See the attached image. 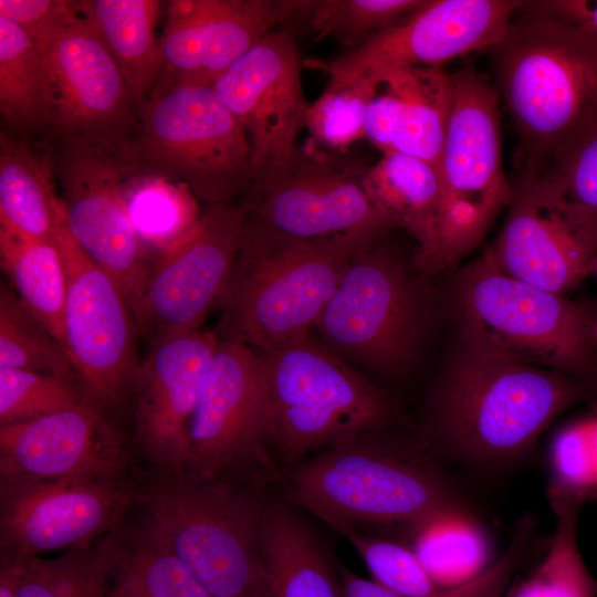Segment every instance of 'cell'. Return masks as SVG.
Here are the masks:
<instances>
[{
    "label": "cell",
    "instance_id": "obj_1",
    "mask_svg": "<svg viewBox=\"0 0 597 597\" xmlns=\"http://www.w3.org/2000/svg\"><path fill=\"white\" fill-rule=\"evenodd\" d=\"M595 388L463 347L430 392L418 440L444 465L500 474L527 461L549 423Z\"/></svg>",
    "mask_w": 597,
    "mask_h": 597
},
{
    "label": "cell",
    "instance_id": "obj_2",
    "mask_svg": "<svg viewBox=\"0 0 597 597\" xmlns=\"http://www.w3.org/2000/svg\"><path fill=\"white\" fill-rule=\"evenodd\" d=\"M289 496L338 533L409 544L427 525L476 514L459 484L419 440L390 429L332 446L295 464Z\"/></svg>",
    "mask_w": 597,
    "mask_h": 597
},
{
    "label": "cell",
    "instance_id": "obj_3",
    "mask_svg": "<svg viewBox=\"0 0 597 597\" xmlns=\"http://www.w3.org/2000/svg\"><path fill=\"white\" fill-rule=\"evenodd\" d=\"M159 474L136 489L144 523L211 597H275L261 556L260 530L270 502L235 474Z\"/></svg>",
    "mask_w": 597,
    "mask_h": 597
},
{
    "label": "cell",
    "instance_id": "obj_4",
    "mask_svg": "<svg viewBox=\"0 0 597 597\" xmlns=\"http://www.w3.org/2000/svg\"><path fill=\"white\" fill-rule=\"evenodd\" d=\"M489 51L520 138L524 175L597 112V35L525 1Z\"/></svg>",
    "mask_w": 597,
    "mask_h": 597
},
{
    "label": "cell",
    "instance_id": "obj_5",
    "mask_svg": "<svg viewBox=\"0 0 597 597\" xmlns=\"http://www.w3.org/2000/svg\"><path fill=\"white\" fill-rule=\"evenodd\" d=\"M376 241L347 234L296 239L248 217L218 301L219 337L264 350L308 334L353 253Z\"/></svg>",
    "mask_w": 597,
    "mask_h": 597
},
{
    "label": "cell",
    "instance_id": "obj_6",
    "mask_svg": "<svg viewBox=\"0 0 597 597\" xmlns=\"http://www.w3.org/2000/svg\"><path fill=\"white\" fill-rule=\"evenodd\" d=\"M454 307L463 347L597 387V316L589 306L504 273L483 252L461 270Z\"/></svg>",
    "mask_w": 597,
    "mask_h": 597
},
{
    "label": "cell",
    "instance_id": "obj_7",
    "mask_svg": "<svg viewBox=\"0 0 597 597\" xmlns=\"http://www.w3.org/2000/svg\"><path fill=\"white\" fill-rule=\"evenodd\" d=\"M255 352L266 381L271 452L285 464L401 420L392 396L311 333Z\"/></svg>",
    "mask_w": 597,
    "mask_h": 597
},
{
    "label": "cell",
    "instance_id": "obj_8",
    "mask_svg": "<svg viewBox=\"0 0 597 597\" xmlns=\"http://www.w3.org/2000/svg\"><path fill=\"white\" fill-rule=\"evenodd\" d=\"M126 146L143 167L208 207L231 203L254 181L249 137L211 86H156Z\"/></svg>",
    "mask_w": 597,
    "mask_h": 597
},
{
    "label": "cell",
    "instance_id": "obj_9",
    "mask_svg": "<svg viewBox=\"0 0 597 597\" xmlns=\"http://www.w3.org/2000/svg\"><path fill=\"white\" fill-rule=\"evenodd\" d=\"M452 80L453 106L439 163L433 273L474 250L515 195L502 167L498 90L468 65Z\"/></svg>",
    "mask_w": 597,
    "mask_h": 597
},
{
    "label": "cell",
    "instance_id": "obj_10",
    "mask_svg": "<svg viewBox=\"0 0 597 597\" xmlns=\"http://www.w3.org/2000/svg\"><path fill=\"white\" fill-rule=\"evenodd\" d=\"M428 320L423 286L376 241L353 253L315 328L343 360L399 376L411 366Z\"/></svg>",
    "mask_w": 597,
    "mask_h": 597
},
{
    "label": "cell",
    "instance_id": "obj_11",
    "mask_svg": "<svg viewBox=\"0 0 597 597\" xmlns=\"http://www.w3.org/2000/svg\"><path fill=\"white\" fill-rule=\"evenodd\" d=\"M56 139L59 147L50 153L66 227L117 282L136 321L150 264L128 208L133 157L126 140Z\"/></svg>",
    "mask_w": 597,
    "mask_h": 597
},
{
    "label": "cell",
    "instance_id": "obj_12",
    "mask_svg": "<svg viewBox=\"0 0 597 597\" xmlns=\"http://www.w3.org/2000/svg\"><path fill=\"white\" fill-rule=\"evenodd\" d=\"M341 155L297 148L284 165L254 180L248 217L296 239L347 234L378 240L394 224L366 193L368 168Z\"/></svg>",
    "mask_w": 597,
    "mask_h": 597
},
{
    "label": "cell",
    "instance_id": "obj_13",
    "mask_svg": "<svg viewBox=\"0 0 597 597\" xmlns=\"http://www.w3.org/2000/svg\"><path fill=\"white\" fill-rule=\"evenodd\" d=\"M31 36L44 53L46 128L53 137L127 140L136 127L139 105L90 21L66 1L54 21Z\"/></svg>",
    "mask_w": 597,
    "mask_h": 597
},
{
    "label": "cell",
    "instance_id": "obj_14",
    "mask_svg": "<svg viewBox=\"0 0 597 597\" xmlns=\"http://www.w3.org/2000/svg\"><path fill=\"white\" fill-rule=\"evenodd\" d=\"M66 277L61 345L87 394L111 407L134 390L138 327L117 282L75 241L63 217L56 233Z\"/></svg>",
    "mask_w": 597,
    "mask_h": 597
},
{
    "label": "cell",
    "instance_id": "obj_15",
    "mask_svg": "<svg viewBox=\"0 0 597 597\" xmlns=\"http://www.w3.org/2000/svg\"><path fill=\"white\" fill-rule=\"evenodd\" d=\"M188 448L186 472L193 475L217 476L270 464L265 375L248 345L220 338L191 417Z\"/></svg>",
    "mask_w": 597,
    "mask_h": 597
},
{
    "label": "cell",
    "instance_id": "obj_16",
    "mask_svg": "<svg viewBox=\"0 0 597 597\" xmlns=\"http://www.w3.org/2000/svg\"><path fill=\"white\" fill-rule=\"evenodd\" d=\"M135 498L126 479L0 476V555L93 544L122 525Z\"/></svg>",
    "mask_w": 597,
    "mask_h": 597
},
{
    "label": "cell",
    "instance_id": "obj_17",
    "mask_svg": "<svg viewBox=\"0 0 597 597\" xmlns=\"http://www.w3.org/2000/svg\"><path fill=\"white\" fill-rule=\"evenodd\" d=\"M504 273L565 294L597 255V216L546 175H524L494 242L484 251Z\"/></svg>",
    "mask_w": 597,
    "mask_h": 597
},
{
    "label": "cell",
    "instance_id": "obj_18",
    "mask_svg": "<svg viewBox=\"0 0 597 597\" xmlns=\"http://www.w3.org/2000/svg\"><path fill=\"white\" fill-rule=\"evenodd\" d=\"M525 1L430 0L362 45L304 66L325 73L333 91L362 78L395 69L439 66L441 63L489 50L505 33L512 17Z\"/></svg>",
    "mask_w": 597,
    "mask_h": 597
},
{
    "label": "cell",
    "instance_id": "obj_19",
    "mask_svg": "<svg viewBox=\"0 0 597 597\" xmlns=\"http://www.w3.org/2000/svg\"><path fill=\"white\" fill-rule=\"evenodd\" d=\"M245 205L211 206L150 264L136 318L154 338L199 329L218 303L240 248Z\"/></svg>",
    "mask_w": 597,
    "mask_h": 597
},
{
    "label": "cell",
    "instance_id": "obj_20",
    "mask_svg": "<svg viewBox=\"0 0 597 597\" xmlns=\"http://www.w3.org/2000/svg\"><path fill=\"white\" fill-rule=\"evenodd\" d=\"M302 66L292 28L284 25L211 85L249 137L254 180L284 165L298 148L295 142L311 105L303 93Z\"/></svg>",
    "mask_w": 597,
    "mask_h": 597
},
{
    "label": "cell",
    "instance_id": "obj_21",
    "mask_svg": "<svg viewBox=\"0 0 597 597\" xmlns=\"http://www.w3.org/2000/svg\"><path fill=\"white\" fill-rule=\"evenodd\" d=\"M220 337L191 329L154 338L140 363L134 392L136 441L159 474H181L188 434L206 371Z\"/></svg>",
    "mask_w": 597,
    "mask_h": 597
},
{
    "label": "cell",
    "instance_id": "obj_22",
    "mask_svg": "<svg viewBox=\"0 0 597 597\" xmlns=\"http://www.w3.org/2000/svg\"><path fill=\"white\" fill-rule=\"evenodd\" d=\"M93 397L36 419L0 426V476L126 479L121 432Z\"/></svg>",
    "mask_w": 597,
    "mask_h": 597
},
{
    "label": "cell",
    "instance_id": "obj_23",
    "mask_svg": "<svg viewBox=\"0 0 597 597\" xmlns=\"http://www.w3.org/2000/svg\"><path fill=\"white\" fill-rule=\"evenodd\" d=\"M364 187L394 227L404 228L417 242L415 268L433 273L441 199L439 171L418 157L387 151L367 169Z\"/></svg>",
    "mask_w": 597,
    "mask_h": 597
},
{
    "label": "cell",
    "instance_id": "obj_24",
    "mask_svg": "<svg viewBox=\"0 0 597 597\" xmlns=\"http://www.w3.org/2000/svg\"><path fill=\"white\" fill-rule=\"evenodd\" d=\"M260 549L275 597H345L339 570L314 532L286 503L269 502Z\"/></svg>",
    "mask_w": 597,
    "mask_h": 597
},
{
    "label": "cell",
    "instance_id": "obj_25",
    "mask_svg": "<svg viewBox=\"0 0 597 597\" xmlns=\"http://www.w3.org/2000/svg\"><path fill=\"white\" fill-rule=\"evenodd\" d=\"M64 217L50 150L0 132V230L54 239Z\"/></svg>",
    "mask_w": 597,
    "mask_h": 597
},
{
    "label": "cell",
    "instance_id": "obj_26",
    "mask_svg": "<svg viewBox=\"0 0 597 597\" xmlns=\"http://www.w3.org/2000/svg\"><path fill=\"white\" fill-rule=\"evenodd\" d=\"M73 9L95 28L140 106L163 69L155 35L163 2L157 0H77Z\"/></svg>",
    "mask_w": 597,
    "mask_h": 597
},
{
    "label": "cell",
    "instance_id": "obj_27",
    "mask_svg": "<svg viewBox=\"0 0 597 597\" xmlns=\"http://www.w3.org/2000/svg\"><path fill=\"white\" fill-rule=\"evenodd\" d=\"M105 597H211L142 521L112 533V564Z\"/></svg>",
    "mask_w": 597,
    "mask_h": 597
},
{
    "label": "cell",
    "instance_id": "obj_28",
    "mask_svg": "<svg viewBox=\"0 0 597 597\" xmlns=\"http://www.w3.org/2000/svg\"><path fill=\"white\" fill-rule=\"evenodd\" d=\"M304 7L305 0H211L198 85L211 86L268 33L302 19Z\"/></svg>",
    "mask_w": 597,
    "mask_h": 597
},
{
    "label": "cell",
    "instance_id": "obj_29",
    "mask_svg": "<svg viewBox=\"0 0 597 597\" xmlns=\"http://www.w3.org/2000/svg\"><path fill=\"white\" fill-rule=\"evenodd\" d=\"M378 74L395 85L404 104L401 132L391 151L423 159L439 171L453 106L452 75L439 66L395 69Z\"/></svg>",
    "mask_w": 597,
    "mask_h": 597
},
{
    "label": "cell",
    "instance_id": "obj_30",
    "mask_svg": "<svg viewBox=\"0 0 597 597\" xmlns=\"http://www.w3.org/2000/svg\"><path fill=\"white\" fill-rule=\"evenodd\" d=\"M555 527L541 559L511 582L501 597H597V580L578 544L583 503L547 493Z\"/></svg>",
    "mask_w": 597,
    "mask_h": 597
},
{
    "label": "cell",
    "instance_id": "obj_31",
    "mask_svg": "<svg viewBox=\"0 0 597 597\" xmlns=\"http://www.w3.org/2000/svg\"><path fill=\"white\" fill-rule=\"evenodd\" d=\"M0 262L19 300L61 345L67 277L56 237L25 239L0 230Z\"/></svg>",
    "mask_w": 597,
    "mask_h": 597
},
{
    "label": "cell",
    "instance_id": "obj_32",
    "mask_svg": "<svg viewBox=\"0 0 597 597\" xmlns=\"http://www.w3.org/2000/svg\"><path fill=\"white\" fill-rule=\"evenodd\" d=\"M0 113L19 132L46 128L49 87L44 53L21 27L0 19Z\"/></svg>",
    "mask_w": 597,
    "mask_h": 597
},
{
    "label": "cell",
    "instance_id": "obj_33",
    "mask_svg": "<svg viewBox=\"0 0 597 597\" xmlns=\"http://www.w3.org/2000/svg\"><path fill=\"white\" fill-rule=\"evenodd\" d=\"M440 589L464 585L483 574L498 557L478 514L455 515L420 530L408 544Z\"/></svg>",
    "mask_w": 597,
    "mask_h": 597
},
{
    "label": "cell",
    "instance_id": "obj_34",
    "mask_svg": "<svg viewBox=\"0 0 597 597\" xmlns=\"http://www.w3.org/2000/svg\"><path fill=\"white\" fill-rule=\"evenodd\" d=\"M112 533L57 557H11L18 567L17 597H105Z\"/></svg>",
    "mask_w": 597,
    "mask_h": 597
},
{
    "label": "cell",
    "instance_id": "obj_35",
    "mask_svg": "<svg viewBox=\"0 0 597 597\" xmlns=\"http://www.w3.org/2000/svg\"><path fill=\"white\" fill-rule=\"evenodd\" d=\"M126 190L132 222L146 249L161 252L199 218L197 199L186 186L148 170L134 157Z\"/></svg>",
    "mask_w": 597,
    "mask_h": 597
},
{
    "label": "cell",
    "instance_id": "obj_36",
    "mask_svg": "<svg viewBox=\"0 0 597 597\" xmlns=\"http://www.w3.org/2000/svg\"><path fill=\"white\" fill-rule=\"evenodd\" d=\"M0 368L59 376L74 371L57 339L6 286L0 293Z\"/></svg>",
    "mask_w": 597,
    "mask_h": 597
},
{
    "label": "cell",
    "instance_id": "obj_37",
    "mask_svg": "<svg viewBox=\"0 0 597 597\" xmlns=\"http://www.w3.org/2000/svg\"><path fill=\"white\" fill-rule=\"evenodd\" d=\"M422 0H307L303 19L317 39L334 36L353 50L407 17Z\"/></svg>",
    "mask_w": 597,
    "mask_h": 597
},
{
    "label": "cell",
    "instance_id": "obj_38",
    "mask_svg": "<svg viewBox=\"0 0 597 597\" xmlns=\"http://www.w3.org/2000/svg\"><path fill=\"white\" fill-rule=\"evenodd\" d=\"M88 396L72 376L0 368V426L72 408Z\"/></svg>",
    "mask_w": 597,
    "mask_h": 597
},
{
    "label": "cell",
    "instance_id": "obj_39",
    "mask_svg": "<svg viewBox=\"0 0 597 597\" xmlns=\"http://www.w3.org/2000/svg\"><path fill=\"white\" fill-rule=\"evenodd\" d=\"M210 0H172L159 39L163 69L156 86L198 85Z\"/></svg>",
    "mask_w": 597,
    "mask_h": 597
},
{
    "label": "cell",
    "instance_id": "obj_40",
    "mask_svg": "<svg viewBox=\"0 0 597 597\" xmlns=\"http://www.w3.org/2000/svg\"><path fill=\"white\" fill-rule=\"evenodd\" d=\"M377 80L362 77L344 87L325 91L310 105L306 125L313 147L342 153L365 137L366 109L377 90Z\"/></svg>",
    "mask_w": 597,
    "mask_h": 597
},
{
    "label": "cell",
    "instance_id": "obj_41",
    "mask_svg": "<svg viewBox=\"0 0 597 597\" xmlns=\"http://www.w3.org/2000/svg\"><path fill=\"white\" fill-rule=\"evenodd\" d=\"M356 549L373 580L406 597H433V583L413 549L406 543L358 531L341 533Z\"/></svg>",
    "mask_w": 597,
    "mask_h": 597
},
{
    "label": "cell",
    "instance_id": "obj_42",
    "mask_svg": "<svg viewBox=\"0 0 597 597\" xmlns=\"http://www.w3.org/2000/svg\"><path fill=\"white\" fill-rule=\"evenodd\" d=\"M551 480L547 493L585 503L597 499L594 463L590 454L586 416L561 427L548 448Z\"/></svg>",
    "mask_w": 597,
    "mask_h": 597
},
{
    "label": "cell",
    "instance_id": "obj_43",
    "mask_svg": "<svg viewBox=\"0 0 597 597\" xmlns=\"http://www.w3.org/2000/svg\"><path fill=\"white\" fill-rule=\"evenodd\" d=\"M547 174L567 197L597 216V112L554 150Z\"/></svg>",
    "mask_w": 597,
    "mask_h": 597
},
{
    "label": "cell",
    "instance_id": "obj_44",
    "mask_svg": "<svg viewBox=\"0 0 597 597\" xmlns=\"http://www.w3.org/2000/svg\"><path fill=\"white\" fill-rule=\"evenodd\" d=\"M377 80V90L370 98L365 117V137L383 153L391 151L401 132L404 104L395 85L384 75Z\"/></svg>",
    "mask_w": 597,
    "mask_h": 597
},
{
    "label": "cell",
    "instance_id": "obj_45",
    "mask_svg": "<svg viewBox=\"0 0 597 597\" xmlns=\"http://www.w3.org/2000/svg\"><path fill=\"white\" fill-rule=\"evenodd\" d=\"M62 0H0V19L33 35L49 25L64 9Z\"/></svg>",
    "mask_w": 597,
    "mask_h": 597
},
{
    "label": "cell",
    "instance_id": "obj_46",
    "mask_svg": "<svg viewBox=\"0 0 597 597\" xmlns=\"http://www.w3.org/2000/svg\"><path fill=\"white\" fill-rule=\"evenodd\" d=\"M531 2L540 11L568 20L597 35V1L556 0Z\"/></svg>",
    "mask_w": 597,
    "mask_h": 597
},
{
    "label": "cell",
    "instance_id": "obj_47",
    "mask_svg": "<svg viewBox=\"0 0 597 597\" xmlns=\"http://www.w3.org/2000/svg\"><path fill=\"white\" fill-rule=\"evenodd\" d=\"M339 575L345 597H406L373 579L363 578L342 566L339 567Z\"/></svg>",
    "mask_w": 597,
    "mask_h": 597
},
{
    "label": "cell",
    "instance_id": "obj_48",
    "mask_svg": "<svg viewBox=\"0 0 597 597\" xmlns=\"http://www.w3.org/2000/svg\"><path fill=\"white\" fill-rule=\"evenodd\" d=\"M18 567L11 557H0V597H17Z\"/></svg>",
    "mask_w": 597,
    "mask_h": 597
},
{
    "label": "cell",
    "instance_id": "obj_49",
    "mask_svg": "<svg viewBox=\"0 0 597 597\" xmlns=\"http://www.w3.org/2000/svg\"><path fill=\"white\" fill-rule=\"evenodd\" d=\"M587 436L590 454L594 463L596 485H597V411L586 416Z\"/></svg>",
    "mask_w": 597,
    "mask_h": 597
},
{
    "label": "cell",
    "instance_id": "obj_50",
    "mask_svg": "<svg viewBox=\"0 0 597 597\" xmlns=\"http://www.w3.org/2000/svg\"><path fill=\"white\" fill-rule=\"evenodd\" d=\"M589 273L597 276V255L595 256L594 261L591 262Z\"/></svg>",
    "mask_w": 597,
    "mask_h": 597
}]
</instances>
